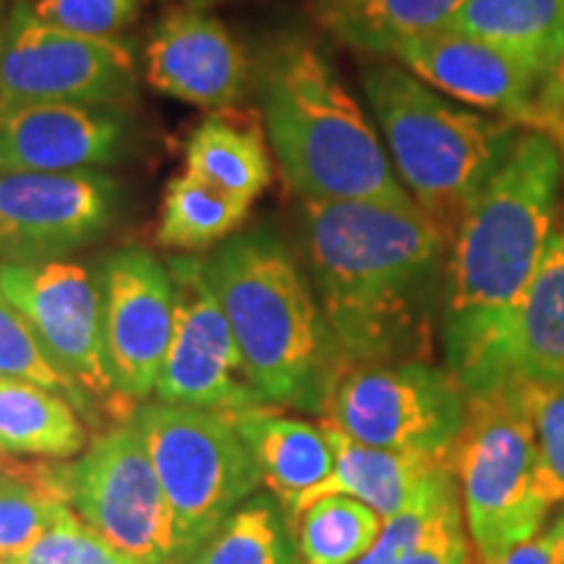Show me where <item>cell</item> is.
<instances>
[{
	"instance_id": "cell-1",
	"label": "cell",
	"mask_w": 564,
	"mask_h": 564,
	"mask_svg": "<svg viewBox=\"0 0 564 564\" xmlns=\"http://www.w3.org/2000/svg\"><path fill=\"white\" fill-rule=\"evenodd\" d=\"M303 262L340 373L432 361L449 241L421 207L301 202Z\"/></svg>"
},
{
	"instance_id": "cell-2",
	"label": "cell",
	"mask_w": 564,
	"mask_h": 564,
	"mask_svg": "<svg viewBox=\"0 0 564 564\" xmlns=\"http://www.w3.org/2000/svg\"><path fill=\"white\" fill-rule=\"evenodd\" d=\"M562 192V152L544 133L520 129L457 225L444 285L442 348L465 392L544 259Z\"/></svg>"
},
{
	"instance_id": "cell-3",
	"label": "cell",
	"mask_w": 564,
	"mask_h": 564,
	"mask_svg": "<svg viewBox=\"0 0 564 564\" xmlns=\"http://www.w3.org/2000/svg\"><path fill=\"white\" fill-rule=\"evenodd\" d=\"M253 82L272 158L301 202L419 207L394 173L382 133L314 42H274Z\"/></svg>"
},
{
	"instance_id": "cell-4",
	"label": "cell",
	"mask_w": 564,
	"mask_h": 564,
	"mask_svg": "<svg viewBox=\"0 0 564 564\" xmlns=\"http://www.w3.org/2000/svg\"><path fill=\"white\" fill-rule=\"evenodd\" d=\"M202 264L262 403L324 413L340 366L308 274L285 241L267 228L243 230Z\"/></svg>"
},
{
	"instance_id": "cell-5",
	"label": "cell",
	"mask_w": 564,
	"mask_h": 564,
	"mask_svg": "<svg viewBox=\"0 0 564 564\" xmlns=\"http://www.w3.org/2000/svg\"><path fill=\"white\" fill-rule=\"evenodd\" d=\"M361 87L400 183L453 241L520 126L449 100L390 58L366 61Z\"/></svg>"
},
{
	"instance_id": "cell-6",
	"label": "cell",
	"mask_w": 564,
	"mask_h": 564,
	"mask_svg": "<svg viewBox=\"0 0 564 564\" xmlns=\"http://www.w3.org/2000/svg\"><path fill=\"white\" fill-rule=\"evenodd\" d=\"M463 518L478 564H497L541 533L564 486L541 455L533 423L510 390L474 394L453 455Z\"/></svg>"
},
{
	"instance_id": "cell-7",
	"label": "cell",
	"mask_w": 564,
	"mask_h": 564,
	"mask_svg": "<svg viewBox=\"0 0 564 564\" xmlns=\"http://www.w3.org/2000/svg\"><path fill=\"white\" fill-rule=\"evenodd\" d=\"M173 510L181 564L264 484L251 449L223 413L150 403L133 413Z\"/></svg>"
},
{
	"instance_id": "cell-8",
	"label": "cell",
	"mask_w": 564,
	"mask_h": 564,
	"mask_svg": "<svg viewBox=\"0 0 564 564\" xmlns=\"http://www.w3.org/2000/svg\"><path fill=\"white\" fill-rule=\"evenodd\" d=\"M468 392L447 366H352L337 377L324 421L369 447L453 460L468 421Z\"/></svg>"
},
{
	"instance_id": "cell-9",
	"label": "cell",
	"mask_w": 564,
	"mask_h": 564,
	"mask_svg": "<svg viewBox=\"0 0 564 564\" xmlns=\"http://www.w3.org/2000/svg\"><path fill=\"white\" fill-rule=\"evenodd\" d=\"M70 507L131 564H181L173 510L137 423L91 440L68 468Z\"/></svg>"
},
{
	"instance_id": "cell-10",
	"label": "cell",
	"mask_w": 564,
	"mask_h": 564,
	"mask_svg": "<svg viewBox=\"0 0 564 564\" xmlns=\"http://www.w3.org/2000/svg\"><path fill=\"white\" fill-rule=\"evenodd\" d=\"M137 91V63L121 40L87 37L34 17L30 0L9 11L0 47V110L32 102L118 105Z\"/></svg>"
},
{
	"instance_id": "cell-11",
	"label": "cell",
	"mask_w": 564,
	"mask_h": 564,
	"mask_svg": "<svg viewBox=\"0 0 564 564\" xmlns=\"http://www.w3.org/2000/svg\"><path fill=\"white\" fill-rule=\"evenodd\" d=\"M173 335L162 361L158 403L232 415L264 405L243 373L236 337L199 257H171Z\"/></svg>"
},
{
	"instance_id": "cell-12",
	"label": "cell",
	"mask_w": 564,
	"mask_h": 564,
	"mask_svg": "<svg viewBox=\"0 0 564 564\" xmlns=\"http://www.w3.org/2000/svg\"><path fill=\"white\" fill-rule=\"evenodd\" d=\"M121 188L102 171L0 173V262L61 259L105 236Z\"/></svg>"
},
{
	"instance_id": "cell-13",
	"label": "cell",
	"mask_w": 564,
	"mask_h": 564,
	"mask_svg": "<svg viewBox=\"0 0 564 564\" xmlns=\"http://www.w3.org/2000/svg\"><path fill=\"white\" fill-rule=\"evenodd\" d=\"M0 291L26 316L55 364L91 398L116 394L105 364L100 278L66 259L0 262Z\"/></svg>"
},
{
	"instance_id": "cell-14",
	"label": "cell",
	"mask_w": 564,
	"mask_h": 564,
	"mask_svg": "<svg viewBox=\"0 0 564 564\" xmlns=\"http://www.w3.org/2000/svg\"><path fill=\"white\" fill-rule=\"evenodd\" d=\"M102 343L112 390L144 400L158 387L173 335V280L144 249L110 253L100 270Z\"/></svg>"
},
{
	"instance_id": "cell-15",
	"label": "cell",
	"mask_w": 564,
	"mask_h": 564,
	"mask_svg": "<svg viewBox=\"0 0 564 564\" xmlns=\"http://www.w3.org/2000/svg\"><path fill=\"white\" fill-rule=\"evenodd\" d=\"M147 82L202 110H230L253 79L243 45L204 9L173 11L154 26L144 51Z\"/></svg>"
},
{
	"instance_id": "cell-16",
	"label": "cell",
	"mask_w": 564,
	"mask_h": 564,
	"mask_svg": "<svg viewBox=\"0 0 564 564\" xmlns=\"http://www.w3.org/2000/svg\"><path fill=\"white\" fill-rule=\"evenodd\" d=\"M520 387L564 390V199L544 259L468 398Z\"/></svg>"
},
{
	"instance_id": "cell-17",
	"label": "cell",
	"mask_w": 564,
	"mask_h": 564,
	"mask_svg": "<svg viewBox=\"0 0 564 564\" xmlns=\"http://www.w3.org/2000/svg\"><path fill=\"white\" fill-rule=\"evenodd\" d=\"M129 144L118 108L32 102L0 110V173L100 171Z\"/></svg>"
},
{
	"instance_id": "cell-18",
	"label": "cell",
	"mask_w": 564,
	"mask_h": 564,
	"mask_svg": "<svg viewBox=\"0 0 564 564\" xmlns=\"http://www.w3.org/2000/svg\"><path fill=\"white\" fill-rule=\"evenodd\" d=\"M390 58L465 108L502 118L520 129L531 123L541 76L489 42L442 26L400 45Z\"/></svg>"
},
{
	"instance_id": "cell-19",
	"label": "cell",
	"mask_w": 564,
	"mask_h": 564,
	"mask_svg": "<svg viewBox=\"0 0 564 564\" xmlns=\"http://www.w3.org/2000/svg\"><path fill=\"white\" fill-rule=\"evenodd\" d=\"M322 426L335 449L333 476L316 489L303 494L293 510L288 512L291 520L306 510L308 505L319 502L324 497H335V494L358 499V502L369 505L382 520H390L413 502L415 494L423 489V484L436 470L444 468V465H453V460H444V457L369 447V444L350 440L348 434L340 432L329 421H322Z\"/></svg>"
},
{
	"instance_id": "cell-20",
	"label": "cell",
	"mask_w": 564,
	"mask_h": 564,
	"mask_svg": "<svg viewBox=\"0 0 564 564\" xmlns=\"http://www.w3.org/2000/svg\"><path fill=\"white\" fill-rule=\"evenodd\" d=\"M262 470L272 497L293 510L306 491L333 476L335 449L324 426L288 419L267 405H253L228 415Z\"/></svg>"
},
{
	"instance_id": "cell-21",
	"label": "cell",
	"mask_w": 564,
	"mask_h": 564,
	"mask_svg": "<svg viewBox=\"0 0 564 564\" xmlns=\"http://www.w3.org/2000/svg\"><path fill=\"white\" fill-rule=\"evenodd\" d=\"M447 26L489 42L541 79L564 53V0H460Z\"/></svg>"
},
{
	"instance_id": "cell-22",
	"label": "cell",
	"mask_w": 564,
	"mask_h": 564,
	"mask_svg": "<svg viewBox=\"0 0 564 564\" xmlns=\"http://www.w3.org/2000/svg\"><path fill=\"white\" fill-rule=\"evenodd\" d=\"M460 0H312L324 32L371 58L449 24Z\"/></svg>"
},
{
	"instance_id": "cell-23",
	"label": "cell",
	"mask_w": 564,
	"mask_h": 564,
	"mask_svg": "<svg viewBox=\"0 0 564 564\" xmlns=\"http://www.w3.org/2000/svg\"><path fill=\"white\" fill-rule=\"evenodd\" d=\"M87 440L70 400L26 379L0 377V455L68 460L84 453Z\"/></svg>"
},
{
	"instance_id": "cell-24",
	"label": "cell",
	"mask_w": 564,
	"mask_h": 564,
	"mask_svg": "<svg viewBox=\"0 0 564 564\" xmlns=\"http://www.w3.org/2000/svg\"><path fill=\"white\" fill-rule=\"evenodd\" d=\"M70 512L66 465L0 457V560L30 549Z\"/></svg>"
},
{
	"instance_id": "cell-25",
	"label": "cell",
	"mask_w": 564,
	"mask_h": 564,
	"mask_svg": "<svg viewBox=\"0 0 564 564\" xmlns=\"http://www.w3.org/2000/svg\"><path fill=\"white\" fill-rule=\"evenodd\" d=\"M186 171L253 204L272 183L270 144L259 131L209 116L186 141Z\"/></svg>"
},
{
	"instance_id": "cell-26",
	"label": "cell",
	"mask_w": 564,
	"mask_h": 564,
	"mask_svg": "<svg viewBox=\"0 0 564 564\" xmlns=\"http://www.w3.org/2000/svg\"><path fill=\"white\" fill-rule=\"evenodd\" d=\"M249 212L251 202L183 171L162 196L158 243L173 251L212 249L236 236Z\"/></svg>"
},
{
	"instance_id": "cell-27",
	"label": "cell",
	"mask_w": 564,
	"mask_h": 564,
	"mask_svg": "<svg viewBox=\"0 0 564 564\" xmlns=\"http://www.w3.org/2000/svg\"><path fill=\"white\" fill-rule=\"evenodd\" d=\"M288 510L272 497H253L232 510L186 564H301Z\"/></svg>"
},
{
	"instance_id": "cell-28",
	"label": "cell",
	"mask_w": 564,
	"mask_h": 564,
	"mask_svg": "<svg viewBox=\"0 0 564 564\" xmlns=\"http://www.w3.org/2000/svg\"><path fill=\"white\" fill-rule=\"evenodd\" d=\"M291 523L301 564H356L384 528L369 505L343 494L308 505Z\"/></svg>"
},
{
	"instance_id": "cell-29",
	"label": "cell",
	"mask_w": 564,
	"mask_h": 564,
	"mask_svg": "<svg viewBox=\"0 0 564 564\" xmlns=\"http://www.w3.org/2000/svg\"><path fill=\"white\" fill-rule=\"evenodd\" d=\"M0 377L26 379V382L47 387L70 400L82 419L95 421L97 413L91 411L95 398L55 364L32 324L6 299L3 291H0Z\"/></svg>"
},
{
	"instance_id": "cell-30",
	"label": "cell",
	"mask_w": 564,
	"mask_h": 564,
	"mask_svg": "<svg viewBox=\"0 0 564 564\" xmlns=\"http://www.w3.org/2000/svg\"><path fill=\"white\" fill-rule=\"evenodd\" d=\"M457 491V478L453 465H444L436 474L423 484V489L415 494V499L398 512L394 518L384 520L382 533L377 544L366 552L356 564H403L408 556L421 544L423 533L440 510L444 499Z\"/></svg>"
},
{
	"instance_id": "cell-31",
	"label": "cell",
	"mask_w": 564,
	"mask_h": 564,
	"mask_svg": "<svg viewBox=\"0 0 564 564\" xmlns=\"http://www.w3.org/2000/svg\"><path fill=\"white\" fill-rule=\"evenodd\" d=\"M34 17L87 37L118 40L133 24L141 0H30Z\"/></svg>"
},
{
	"instance_id": "cell-32",
	"label": "cell",
	"mask_w": 564,
	"mask_h": 564,
	"mask_svg": "<svg viewBox=\"0 0 564 564\" xmlns=\"http://www.w3.org/2000/svg\"><path fill=\"white\" fill-rule=\"evenodd\" d=\"M116 554L76 512L63 518L53 531L34 541L21 554L6 556L0 564H105Z\"/></svg>"
},
{
	"instance_id": "cell-33",
	"label": "cell",
	"mask_w": 564,
	"mask_h": 564,
	"mask_svg": "<svg viewBox=\"0 0 564 564\" xmlns=\"http://www.w3.org/2000/svg\"><path fill=\"white\" fill-rule=\"evenodd\" d=\"M474 544L463 518L460 486L444 499L423 533L421 544L403 564H474Z\"/></svg>"
},
{
	"instance_id": "cell-34",
	"label": "cell",
	"mask_w": 564,
	"mask_h": 564,
	"mask_svg": "<svg viewBox=\"0 0 564 564\" xmlns=\"http://www.w3.org/2000/svg\"><path fill=\"white\" fill-rule=\"evenodd\" d=\"M514 398L525 408L533 423L541 455L556 481L564 486V390H539V387H520Z\"/></svg>"
},
{
	"instance_id": "cell-35",
	"label": "cell",
	"mask_w": 564,
	"mask_h": 564,
	"mask_svg": "<svg viewBox=\"0 0 564 564\" xmlns=\"http://www.w3.org/2000/svg\"><path fill=\"white\" fill-rule=\"evenodd\" d=\"M528 129L552 139L564 160V53L539 84Z\"/></svg>"
},
{
	"instance_id": "cell-36",
	"label": "cell",
	"mask_w": 564,
	"mask_h": 564,
	"mask_svg": "<svg viewBox=\"0 0 564 564\" xmlns=\"http://www.w3.org/2000/svg\"><path fill=\"white\" fill-rule=\"evenodd\" d=\"M497 564H560L552 531H541L531 541H525V544L514 546Z\"/></svg>"
},
{
	"instance_id": "cell-37",
	"label": "cell",
	"mask_w": 564,
	"mask_h": 564,
	"mask_svg": "<svg viewBox=\"0 0 564 564\" xmlns=\"http://www.w3.org/2000/svg\"><path fill=\"white\" fill-rule=\"evenodd\" d=\"M549 531H552L554 541H556V554H560V564H564V512L554 520V525L549 528Z\"/></svg>"
},
{
	"instance_id": "cell-38",
	"label": "cell",
	"mask_w": 564,
	"mask_h": 564,
	"mask_svg": "<svg viewBox=\"0 0 564 564\" xmlns=\"http://www.w3.org/2000/svg\"><path fill=\"white\" fill-rule=\"evenodd\" d=\"M6 24H9V13H6V0H0V47H3Z\"/></svg>"
},
{
	"instance_id": "cell-39",
	"label": "cell",
	"mask_w": 564,
	"mask_h": 564,
	"mask_svg": "<svg viewBox=\"0 0 564 564\" xmlns=\"http://www.w3.org/2000/svg\"><path fill=\"white\" fill-rule=\"evenodd\" d=\"M188 3H192V6H194V9H207V6L223 3V0H188Z\"/></svg>"
},
{
	"instance_id": "cell-40",
	"label": "cell",
	"mask_w": 564,
	"mask_h": 564,
	"mask_svg": "<svg viewBox=\"0 0 564 564\" xmlns=\"http://www.w3.org/2000/svg\"><path fill=\"white\" fill-rule=\"evenodd\" d=\"M105 564H131V562H126L121 554H112V556H110V560H108V562H105Z\"/></svg>"
},
{
	"instance_id": "cell-41",
	"label": "cell",
	"mask_w": 564,
	"mask_h": 564,
	"mask_svg": "<svg viewBox=\"0 0 564 564\" xmlns=\"http://www.w3.org/2000/svg\"><path fill=\"white\" fill-rule=\"evenodd\" d=\"M0 457H3V455H0Z\"/></svg>"
}]
</instances>
